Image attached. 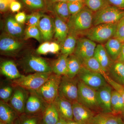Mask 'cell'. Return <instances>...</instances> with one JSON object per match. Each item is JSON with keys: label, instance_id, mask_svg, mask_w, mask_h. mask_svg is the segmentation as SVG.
I'll return each mask as SVG.
<instances>
[{"label": "cell", "instance_id": "cell-1", "mask_svg": "<svg viewBox=\"0 0 124 124\" xmlns=\"http://www.w3.org/2000/svg\"><path fill=\"white\" fill-rule=\"evenodd\" d=\"M94 13L85 6L79 12L71 15L67 22L69 33L75 35L84 34L93 26Z\"/></svg>", "mask_w": 124, "mask_h": 124}, {"label": "cell", "instance_id": "cell-2", "mask_svg": "<svg viewBox=\"0 0 124 124\" xmlns=\"http://www.w3.org/2000/svg\"><path fill=\"white\" fill-rule=\"evenodd\" d=\"M20 66L26 73H52L51 64L40 56L29 54L20 60Z\"/></svg>", "mask_w": 124, "mask_h": 124}, {"label": "cell", "instance_id": "cell-3", "mask_svg": "<svg viewBox=\"0 0 124 124\" xmlns=\"http://www.w3.org/2000/svg\"><path fill=\"white\" fill-rule=\"evenodd\" d=\"M52 73H35L26 76L23 75L20 78L11 81L14 86H20L28 91H36L43 85Z\"/></svg>", "mask_w": 124, "mask_h": 124}, {"label": "cell", "instance_id": "cell-4", "mask_svg": "<svg viewBox=\"0 0 124 124\" xmlns=\"http://www.w3.org/2000/svg\"><path fill=\"white\" fill-rule=\"evenodd\" d=\"M124 17V9L110 5L94 13L93 26L117 23Z\"/></svg>", "mask_w": 124, "mask_h": 124}, {"label": "cell", "instance_id": "cell-5", "mask_svg": "<svg viewBox=\"0 0 124 124\" xmlns=\"http://www.w3.org/2000/svg\"><path fill=\"white\" fill-rule=\"evenodd\" d=\"M117 23L99 24L93 26L84 34L86 38L94 42L100 43L107 42L115 35Z\"/></svg>", "mask_w": 124, "mask_h": 124}, {"label": "cell", "instance_id": "cell-6", "mask_svg": "<svg viewBox=\"0 0 124 124\" xmlns=\"http://www.w3.org/2000/svg\"><path fill=\"white\" fill-rule=\"evenodd\" d=\"M61 77L52 72L43 85L36 91L48 104L54 103L57 97Z\"/></svg>", "mask_w": 124, "mask_h": 124}, {"label": "cell", "instance_id": "cell-7", "mask_svg": "<svg viewBox=\"0 0 124 124\" xmlns=\"http://www.w3.org/2000/svg\"><path fill=\"white\" fill-rule=\"evenodd\" d=\"M79 81L78 76L70 78L67 76H62L59 87L58 95L72 103L77 102Z\"/></svg>", "mask_w": 124, "mask_h": 124}, {"label": "cell", "instance_id": "cell-8", "mask_svg": "<svg viewBox=\"0 0 124 124\" xmlns=\"http://www.w3.org/2000/svg\"><path fill=\"white\" fill-rule=\"evenodd\" d=\"M77 102L92 110L99 108L97 98V90L79 81Z\"/></svg>", "mask_w": 124, "mask_h": 124}, {"label": "cell", "instance_id": "cell-9", "mask_svg": "<svg viewBox=\"0 0 124 124\" xmlns=\"http://www.w3.org/2000/svg\"><path fill=\"white\" fill-rule=\"evenodd\" d=\"M77 76L85 84L96 90L108 84L101 74L90 70L83 65Z\"/></svg>", "mask_w": 124, "mask_h": 124}, {"label": "cell", "instance_id": "cell-10", "mask_svg": "<svg viewBox=\"0 0 124 124\" xmlns=\"http://www.w3.org/2000/svg\"><path fill=\"white\" fill-rule=\"evenodd\" d=\"M95 42L87 38L78 39L74 55L82 62L93 57L97 46Z\"/></svg>", "mask_w": 124, "mask_h": 124}, {"label": "cell", "instance_id": "cell-11", "mask_svg": "<svg viewBox=\"0 0 124 124\" xmlns=\"http://www.w3.org/2000/svg\"><path fill=\"white\" fill-rule=\"evenodd\" d=\"M24 113L29 115H43L48 106L44 100L35 91H29Z\"/></svg>", "mask_w": 124, "mask_h": 124}, {"label": "cell", "instance_id": "cell-12", "mask_svg": "<svg viewBox=\"0 0 124 124\" xmlns=\"http://www.w3.org/2000/svg\"><path fill=\"white\" fill-rule=\"evenodd\" d=\"M29 91L19 86H15L13 95L8 103L19 115L25 112Z\"/></svg>", "mask_w": 124, "mask_h": 124}, {"label": "cell", "instance_id": "cell-13", "mask_svg": "<svg viewBox=\"0 0 124 124\" xmlns=\"http://www.w3.org/2000/svg\"><path fill=\"white\" fill-rule=\"evenodd\" d=\"M23 44L17 38L8 35L2 34L0 39V50L4 55L14 56L17 54L22 48Z\"/></svg>", "mask_w": 124, "mask_h": 124}, {"label": "cell", "instance_id": "cell-14", "mask_svg": "<svg viewBox=\"0 0 124 124\" xmlns=\"http://www.w3.org/2000/svg\"><path fill=\"white\" fill-rule=\"evenodd\" d=\"M72 104L73 120L80 124H90L95 115L93 111L78 102Z\"/></svg>", "mask_w": 124, "mask_h": 124}, {"label": "cell", "instance_id": "cell-15", "mask_svg": "<svg viewBox=\"0 0 124 124\" xmlns=\"http://www.w3.org/2000/svg\"><path fill=\"white\" fill-rule=\"evenodd\" d=\"M108 84L97 90V98L99 108L103 112L112 113L111 101L113 90Z\"/></svg>", "mask_w": 124, "mask_h": 124}, {"label": "cell", "instance_id": "cell-16", "mask_svg": "<svg viewBox=\"0 0 124 124\" xmlns=\"http://www.w3.org/2000/svg\"><path fill=\"white\" fill-rule=\"evenodd\" d=\"M42 36V40L48 42L54 35V20L49 16L43 15L38 26Z\"/></svg>", "mask_w": 124, "mask_h": 124}, {"label": "cell", "instance_id": "cell-17", "mask_svg": "<svg viewBox=\"0 0 124 124\" xmlns=\"http://www.w3.org/2000/svg\"><path fill=\"white\" fill-rule=\"evenodd\" d=\"M19 115L8 103L0 101V124H14Z\"/></svg>", "mask_w": 124, "mask_h": 124}, {"label": "cell", "instance_id": "cell-18", "mask_svg": "<svg viewBox=\"0 0 124 124\" xmlns=\"http://www.w3.org/2000/svg\"><path fill=\"white\" fill-rule=\"evenodd\" d=\"M54 103L57 109L60 118L65 120H73L72 103L58 95Z\"/></svg>", "mask_w": 124, "mask_h": 124}, {"label": "cell", "instance_id": "cell-19", "mask_svg": "<svg viewBox=\"0 0 124 124\" xmlns=\"http://www.w3.org/2000/svg\"><path fill=\"white\" fill-rule=\"evenodd\" d=\"M5 29L6 33L14 38L19 39L24 35L25 29L23 26L12 16H9L6 20Z\"/></svg>", "mask_w": 124, "mask_h": 124}, {"label": "cell", "instance_id": "cell-20", "mask_svg": "<svg viewBox=\"0 0 124 124\" xmlns=\"http://www.w3.org/2000/svg\"><path fill=\"white\" fill-rule=\"evenodd\" d=\"M0 72L1 75L11 80L18 79L23 75L15 63L11 60H5L1 62Z\"/></svg>", "mask_w": 124, "mask_h": 124}, {"label": "cell", "instance_id": "cell-21", "mask_svg": "<svg viewBox=\"0 0 124 124\" xmlns=\"http://www.w3.org/2000/svg\"><path fill=\"white\" fill-rule=\"evenodd\" d=\"M90 124H124L120 116L112 113H100L95 115Z\"/></svg>", "mask_w": 124, "mask_h": 124}, {"label": "cell", "instance_id": "cell-22", "mask_svg": "<svg viewBox=\"0 0 124 124\" xmlns=\"http://www.w3.org/2000/svg\"><path fill=\"white\" fill-rule=\"evenodd\" d=\"M54 22V38L61 45L63 43L69 34V28L67 23L55 15Z\"/></svg>", "mask_w": 124, "mask_h": 124}, {"label": "cell", "instance_id": "cell-23", "mask_svg": "<svg viewBox=\"0 0 124 124\" xmlns=\"http://www.w3.org/2000/svg\"><path fill=\"white\" fill-rule=\"evenodd\" d=\"M93 57L107 72L108 71L111 66L114 62L111 59L104 46L101 44L97 45Z\"/></svg>", "mask_w": 124, "mask_h": 124}, {"label": "cell", "instance_id": "cell-24", "mask_svg": "<svg viewBox=\"0 0 124 124\" xmlns=\"http://www.w3.org/2000/svg\"><path fill=\"white\" fill-rule=\"evenodd\" d=\"M123 43L116 38H111L108 40L104 46L108 55L113 62L117 61L119 56Z\"/></svg>", "mask_w": 124, "mask_h": 124}, {"label": "cell", "instance_id": "cell-25", "mask_svg": "<svg viewBox=\"0 0 124 124\" xmlns=\"http://www.w3.org/2000/svg\"><path fill=\"white\" fill-rule=\"evenodd\" d=\"M60 119L56 106L54 103L48 104L42 115L44 124H56Z\"/></svg>", "mask_w": 124, "mask_h": 124}, {"label": "cell", "instance_id": "cell-26", "mask_svg": "<svg viewBox=\"0 0 124 124\" xmlns=\"http://www.w3.org/2000/svg\"><path fill=\"white\" fill-rule=\"evenodd\" d=\"M108 71L112 79L124 86V63L113 62Z\"/></svg>", "mask_w": 124, "mask_h": 124}, {"label": "cell", "instance_id": "cell-27", "mask_svg": "<svg viewBox=\"0 0 124 124\" xmlns=\"http://www.w3.org/2000/svg\"><path fill=\"white\" fill-rule=\"evenodd\" d=\"M68 55L62 54L51 65L52 72L57 75L67 76Z\"/></svg>", "mask_w": 124, "mask_h": 124}, {"label": "cell", "instance_id": "cell-28", "mask_svg": "<svg viewBox=\"0 0 124 124\" xmlns=\"http://www.w3.org/2000/svg\"><path fill=\"white\" fill-rule=\"evenodd\" d=\"M48 9L66 23L71 16L68 2H57L52 5Z\"/></svg>", "mask_w": 124, "mask_h": 124}, {"label": "cell", "instance_id": "cell-29", "mask_svg": "<svg viewBox=\"0 0 124 124\" xmlns=\"http://www.w3.org/2000/svg\"><path fill=\"white\" fill-rule=\"evenodd\" d=\"M82 66V62L74 54L68 56L67 59L68 72L67 76L74 78L77 76Z\"/></svg>", "mask_w": 124, "mask_h": 124}, {"label": "cell", "instance_id": "cell-30", "mask_svg": "<svg viewBox=\"0 0 124 124\" xmlns=\"http://www.w3.org/2000/svg\"><path fill=\"white\" fill-rule=\"evenodd\" d=\"M77 36L71 33H69L67 38L61 45V52L62 54L69 56L74 53L77 41Z\"/></svg>", "mask_w": 124, "mask_h": 124}, {"label": "cell", "instance_id": "cell-31", "mask_svg": "<svg viewBox=\"0 0 124 124\" xmlns=\"http://www.w3.org/2000/svg\"><path fill=\"white\" fill-rule=\"evenodd\" d=\"M82 64L87 69L101 74L106 80L109 76L107 72L93 57L85 60L82 62Z\"/></svg>", "mask_w": 124, "mask_h": 124}, {"label": "cell", "instance_id": "cell-32", "mask_svg": "<svg viewBox=\"0 0 124 124\" xmlns=\"http://www.w3.org/2000/svg\"><path fill=\"white\" fill-rule=\"evenodd\" d=\"M112 113L124 115V102L119 93L115 90L112 91L111 101Z\"/></svg>", "mask_w": 124, "mask_h": 124}, {"label": "cell", "instance_id": "cell-33", "mask_svg": "<svg viewBox=\"0 0 124 124\" xmlns=\"http://www.w3.org/2000/svg\"><path fill=\"white\" fill-rule=\"evenodd\" d=\"M42 115H29L23 113L19 116L18 124H42Z\"/></svg>", "mask_w": 124, "mask_h": 124}, {"label": "cell", "instance_id": "cell-34", "mask_svg": "<svg viewBox=\"0 0 124 124\" xmlns=\"http://www.w3.org/2000/svg\"><path fill=\"white\" fill-rule=\"evenodd\" d=\"M85 5L94 13L110 5L108 0H84Z\"/></svg>", "mask_w": 124, "mask_h": 124}, {"label": "cell", "instance_id": "cell-35", "mask_svg": "<svg viewBox=\"0 0 124 124\" xmlns=\"http://www.w3.org/2000/svg\"><path fill=\"white\" fill-rule=\"evenodd\" d=\"M15 87L12 84H5L1 86L0 89V100L8 103L13 93Z\"/></svg>", "mask_w": 124, "mask_h": 124}, {"label": "cell", "instance_id": "cell-36", "mask_svg": "<svg viewBox=\"0 0 124 124\" xmlns=\"http://www.w3.org/2000/svg\"><path fill=\"white\" fill-rule=\"evenodd\" d=\"M24 36L26 40L33 38L39 42L42 41L41 33L37 26H28L25 29Z\"/></svg>", "mask_w": 124, "mask_h": 124}, {"label": "cell", "instance_id": "cell-37", "mask_svg": "<svg viewBox=\"0 0 124 124\" xmlns=\"http://www.w3.org/2000/svg\"><path fill=\"white\" fill-rule=\"evenodd\" d=\"M29 9L33 10L42 9L46 7L45 0H22Z\"/></svg>", "mask_w": 124, "mask_h": 124}, {"label": "cell", "instance_id": "cell-38", "mask_svg": "<svg viewBox=\"0 0 124 124\" xmlns=\"http://www.w3.org/2000/svg\"><path fill=\"white\" fill-rule=\"evenodd\" d=\"M113 38L124 43V17L117 23L116 29Z\"/></svg>", "mask_w": 124, "mask_h": 124}, {"label": "cell", "instance_id": "cell-39", "mask_svg": "<svg viewBox=\"0 0 124 124\" xmlns=\"http://www.w3.org/2000/svg\"><path fill=\"white\" fill-rule=\"evenodd\" d=\"M68 4L71 15L77 13L85 6L84 1L68 2Z\"/></svg>", "mask_w": 124, "mask_h": 124}, {"label": "cell", "instance_id": "cell-40", "mask_svg": "<svg viewBox=\"0 0 124 124\" xmlns=\"http://www.w3.org/2000/svg\"><path fill=\"white\" fill-rule=\"evenodd\" d=\"M42 14L35 12L27 15L26 20L25 23L28 26H38L40 20L42 16Z\"/></svg>", "mask_w": 124, "mask_h": 124}, {"label": "cell", "instance_id": "cell-41", "mask_svg": "<svg viewBox=\"0 0 124 124\" xmlns=\"http://www.w3.org/2000/svg\"><path fill=\"white\" fill-rule=\"evenodd\" d=\"M106 80L116 91L119 93L122 97L124 102V86L116 82L110 76L107 78Z\"/></svg>", "mask_w": 124, "mask_h": 124}, {"label": "cell", "instance_id": "cell-42", "mask_svg": "<svg viewBox=\"0 0 124 124\" xmlns=\"http://www.w3.org/2000/svg\"><path fill=\"white\" fill-rule=\"evenodd\" d=\"M50 44L48 42L42 43L37 49L36 53L39 54H45L50 53Z\"/></svg>", "mask_w": 124, "mask_h": 124}, {"label": "cell", "instance_id": "cell-43", "mask_svg": "<svg viewBox=\"0 0 124 124\" xmlns=\"http://www.w3.org/2000/svg\"><path fill=\"white\" fill-rule=\"evenodd\" d=\"M27 15L24 12H20L16 15L15 18L18 23L23 24L26 22Z\"/></svg>", "mask_w": 124, "mask_h": 124}, {"label": "cell", "instance_id": "cell-44", "mask_svg": "<svg viewBox=\"0 0 124 124\" xmlns=\"http://www.w3.org/2000/svg\"><path fill=\"white\" fill-rule=\"evenodd\" d=\"M61 46L56 42H51L50 44L49 52L52 53H56L61 50Z\"/></svg>", "mask_w": 124, "mask_h": 124}, {"label": "cell", "instance_id": "cell-45", "mask_svg": "<svg viewBox=\"0 0 124 124\" xmlns=\"http://www.w3.org/2000/svg\"><path fill=\"white\" fill-rule=\"evenodd\" d=\"M110 4L120 8L124 9V0H108Z\"/></svg>", "mask_w": 124, "mask_h": 124}, {"label": "cell", "instance_id": "cell-46", "mask_svg": "<svg viewBox=\"0 0 124 124\" xmlns=\"http://www.w3.org/2000/svg\"><path fill=\"white\" fill-rule=\"evenodd\" d=\"M10 8L8 0H0V10L1 13H4L8 10Z\"/></svg>", "mask_w": 124, "mask_h": 124}, {"label": "cell", "instance_id": "cell-47", "mask_svg": "<svg viewBox=\"0 0 124 124\" xmlns=\"http://www.w3.org/2000/svg\"><path fill=\"white\" fill-rule=\"evenodd\" d=\"M22 5L20 2L18 1H14L11 3L10 6V8L11 11L13 12H16L18 11L21 8Z\"/></svg>", "mask_w": 124, "mask_h": 124}, {"label": "cell", "instance_id": "cell-48", "mask_svg": "<svg viewBox=\"0 0 124 124\" xmlns=\"http://www.w3.org/2000/svg\"><path fill=\"white\" fill-rule=\"evenodd\" d=\"M47 8L51 6L52 5L60 2H68V0H45Z\"/></svg>", "mask_w": 124, "mask_h": 124}, {"label": "cell", "instance_id": "cell-49", "mask_svg": "<svg viewBox=\"0 0 124 124\" xmlns=\"http://www.w3.org/2000/svg\"><path fill=\"white\" fill-rule=\"evenodd\" d=\"M116 61L124 63V43L122 45L120 54Z\"/></svg>", "mask_w": 124, "mask_h": 124}, {"label": "cell", "instance_id": "cell-50", "mask_svg": "<svg viewBox=\"0 0 124 124\" xmlns=\"http://www.w3.org/2000/svg\"><path fill=\"white\" fill-rule=\"evenodd\" d=\"M63 124H80L74 120H65L60 118Z\"/></svg>", "mask_w": 124, "mask_h": 124}, {"label": "cell", "instance_id": "cell-51", "mask_svg": "<svg viewBox=\"0 0 124 124\" xmlns=\"http://www.w3.org/2000/svg\"><path fill=\"white\" fill-rule=\"evenodd\" d=\"M84 0H68V2H72V1H84Z\"/></svg>", "mask_w": 124, "mask_h": 124}, {"label": "cell", "instance_id": "cell-52", "mask_svg": "<svg viewBox=\"0 0 124 124\" xmlns=\"http://www.w3.org/2000/svg\"><path fill=\"white\" fill-rule=\"evenodd\" d=\"M56 124H63V123L62 122V120L61 119H60L59 120V122H58Z\"/></svg>", "mask_w": 124, "mask_h": 124}, {"label": "cell", "instance_id": "cell-53", "mask_svg": "<svg viewBox=\"0 0 124 124\" xmlns=\"http://www.w3.org/2000/svg\"><path fill=\"white\" fill-rule=\"evenodd\" d=\"M18 119L17 120V121H16V122L15 123V124H18Z\"/></svg>", "mask_w": 124, "mask_h": 124}, {"label": "cell", "instance_id": "cell-54", "mask_svg": "<svg viewBox=\"0 0 124 124\" xmlns=\"http://www.w3.org/2000/svg\"></svg>", "mask_w": 124, "mask_h": 124}, {"label": "cell", "instance_id": "cell-55", "mask_svg": "<svg viewBox=\"0 0 124 124\" xmlns=\"http://www.w3.org/2000/svg\"><path fill=\"white\" fill-rule=\"evenodd\" d=\"M42 124H43V122H42Z\"/></svg>", "mask_w": 124, "mask_h": 124}]
</instances>
